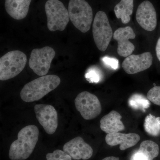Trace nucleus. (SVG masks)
<instances>
[{
	"mask_svg": "<svg viewBox=\"0 0 160 160\" xmlns=\"http://www.w3.org/2000/svg\"><path fill=\"white\" fill-rule=\"evenodd\" d=\"M31 2V0H5V9L11 17L22 20L28 14Z\"/></svg>",
	"mask_w": 160,
	"mask_h": 160,
	"instance_id": "2eb2a0df",
	"label": "nucleus"
},
{
	"mask_svg": "<svg viewBox=\"0 0 160 160\" xmlns=\"http://www.w3.org/2000/svg\"><path fill=\"white\" fill-rule=\"evenodd\" d=\"M63 151L74 160H88L92 156L93 149L83 139L78 137L66 143Z\"/></svg>",
	"mask_w": 160,
	"mask_h": 160,
	"instance_id": "ddd939ff",
	"label": "nucleus"
},
{
	"mask_svg": "<svg viewBox=\"0 0 160 160\" xmlns=\"http://www.w3.org/2000/svg\"><path fill=\"white\" fill-rule=\"evenodd\" d=\"M159 152L158 145L153 141L146 140L142 142L139 149L132 153L130 160H153Z\"/></svg>",
	"mask_w": 160,
	"mask_h": 160,
	"instance_id": "f3484780",
	"label": "nucleus"
},
{
	"mask_svg": "<svg viewBox=\"0 0 160 160\" xmlns=\"http://www.w3.org/2000/svg\"><path fill=\"white\" fill-rule=\"evenodd\" d=\"M47 160H72V158L69 155L62 150L57 149L52 153L46 155Z\"/></svg>",
	"mask_w": 160,
	"mask_h": 160,
	"instance_id": "412c9836",
	"label": "nucleus"
},
{
	"mask_svg": "<svg viewBox=\"0 0 160 160\" xmlns=\"http://www.w3.org/2000/svg\"><path fill=\"white\" fill-rule=\"evenodd\" d=\"M129 105L132 109L145 112L150 106L148 98L139 93H135L129 98Z\"/></svg>",
	"mask_w": 160,
	"mask_h": 160,
	"instance_id": "aec40b11",
	"label": "nucleus"
},
{
	"mask_svg": "<svg viewBox=\"0 0 160 160\" xmlns=\"http://www.w3.org/2000/svg\"><path fill=\"white\" fill-rule=\"evenodd\" d=\"M26 54L19 50L9 52L0 58V80L12 78L19 74L27 63Z\"/></svg>",
	"mask_w": 160,
	"mask_h": 160,
	"instance_id": "20e7f679",
	"label": "nucleus"
},
{
	"mask_svg": "<svg viewBox=\"0 0 160 160\" xmlns=\"http://www.w3.org/2000/svg\"><path fill=\"white\" fill-rule=\"evenodd\" d=\"M102 160H120L118 158L115 157H108Z\"/></svg>",
	"mask_w": 160,
	"mask_h": 160,
	"instance_id": "a878e982",
	"label": "nucleus"
},
{
	"mask_svg": "<svg viewBox=\"0 0 160 160\" xmlns=\"http://www.w3.org/2000/svg\"><path fill=\"white\" fill-rule=\"evenodd\" d=\"M134 0H121L115 6V14L118 19H121L123 24H127L130 20L133 9Z\"/></svg>",
	"mask_w": 160,
	"mask_h": 160,
	"instance_id": "a211bd4d",
	"label": "nucleus"
},
{
	"mask_svg": "<svg viewBox=\"0 0 160 160\" xmlns=\"http://www.w3.org/2000/svg\"><path fill=\"white\" fill-rule=\"evenodd\" d=\"M74 103L76 108L85 120L93 119L102 112V106L98 98L89 92L84 91L78 94Z\"/></svg>",
	"mask_w": 160,
	"mask_h": 160,
	"instance_id": "0eeeda50",
	"label": "nucleus"
},
{
	"mask_svg": "<svg viewBox=\"0 0 160 160\" xmlns=\"http://www.w3.org/2000/svg\"><path fill=\"white\" fill-rule=\"evenodd\" d=\"M122 118V116L119 112L112 110L101 119L100 128L108 134L123 131L125 127L121 121Z\"/></svg>",
	"mask_w": 160,
	"mask_h": 160,
	"instance_id": "dca6fc26",
	"label": "nucleus"
},
{
	"mask_svg": "<svg viewBox=\"0 0 160 160\" xmlns=\"http://www.w3.org/2000/svg\"><path fill=\"white\" fill-rule=\"evenodd\" d=\"M102 77L101 71L95 68H90L85 75L86 79L91 83L99 82Z\"/></svg>",
	"mask_w": 160,
	"mask_h": 160,
	"instance_id": "4be33fe9",
	"label": "nucleus"
},
{
	"mask_svg": "<svg viewBox=\"0 0 160 160\" xmlns=\"http://www.w3.org/2000/svg\"><path fill=\"white\" fill-rule=\"evenodd\" d=\"M156 52L158 59L160 62V37L158 40L156 46Z\"/></svg>",
	"mask_w": 160,
	"mask_h": 160,
	"instance_id": "393cba45",
	"label": "nucleus"
},
{
	"mask_svg": "<svg viewBox=\"0 0 160 160\" xmlns=\"http://www.w3.org/2000/svg\"><path fill=\"white\" fill-rule=\"evenodd\" d=\"M135 38V33L130 26L119 28L114 32L113 38L118 42L117 52L119 55L126 58L132 54L135 46L129 40Z\"/></svg>",
	"mask_w": 160,
	"mask_h": 160,
	"instance_id": "f8f14e48",
	"label": "nucleus"
},
{
	"mask_svg": "<svg viewBox=\"0 0 160 160\" xmlns=\"http://www.w3.org/2000/svg\"><path fill=\"white\" fill-rule=\"evenodd\" d=\"M92 34L99 50L106 51L113 34L108 17L104 12L98 11L96 14L92 24Z\"/></svg>",
	"mask_w": 160,
	"mask_h": 160,
	"instance_id": "423d86ee",
	"label": "nucleus"
},
{
	"mask_svg": "<svg viewBox=\"0 0 160 160\" xmlns=\"http://www.w3.org/2000/svg\"><path fill=\"white\" fill-rule=\"evenodd\" d=\"M39 130L34 125L24 127L18 135V139L12 143L9 156L12 160H24L33 152L38 140Z\"/></svg>",
	"mask_w": 160,
	"mask_h": 160,
	"instance_id": "f257e3e1",
	"label": "nucleus"
},
{
	"mask_svg": "<svg viewBox=\"0 0 160 160\" xmlns=\"http://www.w3.org/2000/svg\"><path fill=\"white\" fill-rule=\"evenodd\" d=\"M102 61L106 66L114 70H116L118 68V60L115 58L105 57L102 58Z\"/></svg>",
	"mask_w": 160,
	"mask_h": 160,
	"instance_id": "b1692460",
	"label": "nucleus"
},
{
	"mask_svg": "<svg viewBox=\"0 0 160 160\" xmlns=\"http://www.w3.org/2000/svg\"><path fill=\"white\" fill-rule=\"evenodd\" d=\"M55 54L54 49L49 46L33 49L29 58V67L38 75H46L49 71Z\"/></svg>",
	"mask_w": 160,
	"mask_h": 160,
	"instance_id": "6e6552de",
	"label": "nucleus"
},
{
	"mask_svg": "<svg viewBox=\"0 0 160 160\" xmlns=\"http://www.w3.org/2000/svg\"><path fill=\"white\" fill-rule=\"evenodd\" d=\"M60 82V78L56 75L41 76L26 84L21 90L20 96L26 102L38 101L57 88Z\"/></svg>",
	"mask_w": 160,
	"mask_h": 160,
	"instance_id": "f03ea898",
	"label": "nucleus"
},
{
	"mask_svg": "<svg viewBox=\"0 0 160 160\" xmlns=\"http://www.w3.org/2000/svg\"><path fill=\"white\" fill-rule=\"evenodd\" d=\"M144 129L148 134L156 137L160 134V118L151 114L146 117L144 122Z\"/></svg>",
	"mask_w": 160,
	"mask_h": 160,
	"instance_id": "6ab92c4d",
	"label": "nucleus"
},
{
	"mask_svg": "<svg viewBox=\"0 0 160 160\" xmlns=\"http://www.w3.org/2000/svg\"><path fill=\"white\" fill-rule=\"evenodd\" d=\"M152 59L150 52L139 55L131 54L124 60L122 67L128 74H136L149 69L152 65Z\"/></svg>",
	"mask_w": 160,
	"mask_h": 160,
	"instance_id": "9b49d317",
	"label": "nucleus"
},
{
	"mask_svg": "<svg viewBox=\"0 0 160 160\" xmlns=\"http://www.w3.org/2000/svg\"><path fill=\"white\" fill-rule=\"evenodd\" d=\"M37 119L48 134H53L58 126V115L56 110L52 106L39 104L34 106Z\"/></svg>",
	"mask_w": 160,
	"mask_h": 160,
	"instance_id": "1a4fd4ad",
	"label": "nucleus"
},
{
	"mask_svg": "<svg viewBox=\"0 0 160 160\" xmlns=\"http://www.w3.org/2000/svg\"><path fill=\"white\" fill-rule=\"evenodd\" d=\"M136 18L143 29L148 31L154 30L157 25V18L152 3L147 0L141 3L137 10Z\"/></svg>",
	"mask_w": 160,
	"mask_h": 160,
	"instance_id": "9d476101",
	"label": "nucleus"
},
{
	"mask_svg": "<svg viewBox=\"0 0 160 160\" xmlns=\"http://www.w3.org/2000/svg\"><path fill=\"white\" fill-rule=\"evenodd\" d=\"M47 18V27L50 31H62L69 20L68 10L58 0H48L45 6Z\"/></svg>",
	"mask_w": 160,
	"mask_h": 160,
	"instance_id": "39448f33",
	"label": "nucleus"
},
{
	"mask_svg": "<svg viewBox=\"0 0 160 160\" xmlns=\"http://www.w3.org/2000/svg\"><path fill=\"white\" fill-rule=\"evenodd\" d=\"M140 140L138 134L135 133H122L116 132L106 136V142L110 146L120 145V149L125 150L136 145Z\"/></svg>",
	"mask_w": 160,
	"mask_h": 160,
	"instance_id": "4468645a",
	"label": "nucleus"
},
{
	"mask_svg": "<svg viewBox=\"0 0 160 160\" xmlns=\"http://www.w3.org/2000/svg\"><path fill=\"white\" fill-rule=\"evenodd\" d=\"M147 98L153 104L160 106V86H154L150 89L147 93Z\"/></svg>",
	"mask_w": 160,
	"mask_h": 160,
	"instance_id": "5701e85b",
	"label": "nucleus"
},
{
	"mask_svg": "<svg viewBox=\"0 0 160 160\" xmlns=\"http://www.w3.org/2000/svg\"><path fill=\"white\" fill-rule=\"evenodd\" d=\"M68 12L69 18L77 29L83 33L89 31L93 12L89 3L85 0H69Z\"/></svg>",
	"mask_w": 160,
	"mask_h": 160,
	"instance_id": "7ed1b4c3",
	"label": "nucleus"
}]
</instances>
